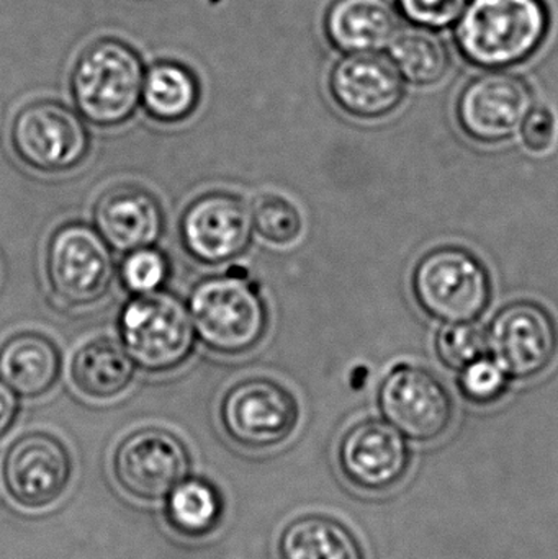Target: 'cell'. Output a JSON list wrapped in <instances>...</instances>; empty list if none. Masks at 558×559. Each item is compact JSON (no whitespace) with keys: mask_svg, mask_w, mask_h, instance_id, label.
I'll return each mask as SVG.
<instances>
[{"mask_svg":"<svg viewBox=\"0 0 558 559\" xmlns=\"http://www.w3.org/2000/svg\"><path fill=\"white\" fill-rule=\"evenodd\" d=\"M550 32L544 0H468L454 26L465 61L485 71H507L530 61Z\"/></svg>","mask_w":558,"mask_h":559,"instance_id":"cell-1","label":"cell"},{"mask_svg":"<svg viewBox=\"0 0 558 559\" xmlns=\"http://www.w3.org/2000/svg\"><path fill=\"white\" fill-rule=\"evenodd\" d=\"M143 61L127 43L104 38L79 56L71 71L75 110L102 130L123 127L141 107Z\"/></svg>","mask_w":558,"mask_h":559,"instance_id":"cell-2","label":"cell"},{"mask_svg":"<svg viewBox=\"0 0 558 559\" xmlns=\"http://www.w3.org/2000/svg\"><path fill=\"white\" fill-rule=\"evenodd\" d=\"M190 318L197 338L219 355L248 354L268 334V302L242 275H209L190 289Z\"/></svg>","mask_w":558,"mask_h":559,"instance_id":"cell-3","label":"cell"},{"mask_svg":"<svg viewBox=\"0 0 558 559\" xmlns=\"http://www.w3.org/2000/svg\"><path fill=\"white\" fill-rule=\"evenodd\" d=\"M118 337L136 368L163 374L186 365L195 350V329L186 302L170 292L131 295L117 319Z\"/></svg>","mask_w":558,"mask_h":559,"instance_id":"cell-4","label":"cell"},{"mask_svg":"<svg viewBox=\"0 0 558 559\" xmlns=\"http://www.w3.org/2000/svg\"><path fill=\"white\" fill-rule=\"evenodd\" d=\"M300 404L285 384L251 377L223 394L218 420L225 436L239 449L265 452L284 445L297 432Z\"/></svg>","mask_w":558,"mask_h":559,"instance_id":"cell-5","label":"cell"},{"mask_svg":"<svg viewBox=\"0 0 558 559\" xmlns=\"http://www.w3.org/2000/svg\"><path fill=\"white\" fill-rule=\"evenodd\" d=\"M45 274L52 296L61 305L72 309L97 305L108 295L115 278L110 246L92 226L64 223L49 236Z\"/></svg>","mask_w":558,"mask_h":559,"instance_id":"cell-6","label":"cell"},{"mask_svg":"<svg viewBox=\"0 0 558 559\" xmlns=\"http://www.w3.org/2000/svg\"><path fill=\"white\" fill-rule=\"evenodd\" d=\"M10 147L16 159L39 174L78 169L91 153L84 118L58 100L29 102L10 124Z\"/></svg>","mask_w":558,"mask_h":559,"instance_id":"cell-7","label":"cell"},{"mask_svg":"<svg viewBox=\"0 0 558 559\" xmlns=\"http://www.w3.org/2000/svg\"><path fill=\"white\" fill-rule=\"evenodd\" d=\"M192 468L189 445L164 427H140L127 433L110 459L111 478L120 491L140 502L164 501L192 475Z\"/></svg>","mask_w":558,"mask_h":559,"instance_id":"cell-8","label":"cell"},{"mask_svg":"<svg viewBox=\"0 0 558 559\" xmlns=\"http://www.w3.org/2000/svg\"><path fill=\"white\" fill-rule=\"evenodd\" d=\"M413 293L432 318L444 322L475 321L490 305L491 280L472 252L439 248L416 265Z\"/></svg>","mask_w":558,"mask_h":559,"instance_id":"cell-9","label":"cell"},{"mask_svg":"<svg viewBox=\"0 0 558 559\" xmlns=\"http://www.w3.org/2000/svg\"><path fill=\"white\" fill-rule=\"evenodd\" d=\"M74 469V456L64 440L46 430H33L16 437L7 449L3 488L23 511H46L64 498Z\"/></svg>","mask_w":558,"mask_h":559,"instance_id":"cell-10","label":"cell"},{"mask_svg":"<svg viewBox=\"0 0 558 559\" xmlns=\"http://www.w3.org/2000/svg\"><path fill=\"white\" fill-rule=\"evenodd\" d=\"M251 206L226 190L203 193L186 206L179 238L189 258L203 265L229 264L251 248Z\"/></svg>","mask_w":558,"mask_h":559,"instance_id":"cell-11","label":"cell"},{"mask_svg":"<svg viewBox=\"0 0 558 559\" xmlns=\"http://www.w3.org/2000/svg\"><path fill=\"white\" fill-rule=\"evenodd\" d=\"M379 406L390 426L419 443L441 439L454 417L444 384L431 371L409 365L396 367L383 380Z\"/></svg>","mask_w":558,"mask_h":559,"instance_id":"cell-12","label":"cell"},{"mask_svg":"<svg viewBox=\"0 0 558 559\" xmlns=\"http://www.w3.org/2000/svg\"><path fill=\"white\" fill-rule=\"evenodd\" d=\"M534 107V92L514 72L487 71L468 82L458 102V120L478 143L510 140Z\"/></svg>","mask_w":558,"mask_h":559,"instance_id":"cell-13","label":"cell"},{"mask_svg":"<svg viewBox=\"0 0 558 559\" xmlns=\"http://www.w3.org/2000/svg\"><path fill=\"white\" fill-rule=\"evenodd\" d=\"M487 335L494 360L517 380L543 373L557 354L556 321L537 302L518 301L501 309Z\"/></svg>","mask_w":558,"mask_h":559,"instance_id":"cell-14","label":"cell"},{"mask_svg":"<svg viewBox=\"0 0 558 559\" xmlns=\"http://www.w3.org/2000/svg\"><path fill=\"white\" fill-rule=\"evenodd\" d=\"M412 465L406 437L382 420L351 427L337 445L341 475L364 492H387L405 479Z\"/></svg>","mask_w":558,"mask_h":559,"instance_id":"cell-15","label":"cell"},{"mask_svg":"<svg viewBox=\"0 0 558 559\" xmlns=\"http://www.w3.org/2000/svg\"><path fill=\"white\" fill-rule=\"evenodd\" d=\"M328 85L337 107L359 120L389 117L405 97V81L382 52L343 55L331 68Z\"/></svg>","mask_w":558,"mask_h":559,"instance_id":"cell-16","label":"cell"},{"mask_svg":"<svg viewBox=\"0 0 558 559\" xmlns=\"http://www.w3.org/2000/svg\"><path fill=\"white\" fill-rule=\"evenodd\" d=\"M92 218L98 235L121 254L156 246L166 233L163 203L140 183L108 187L95 202Z\"/></svg>","mask_w":558,"mask_h":559,"instance_id":"cell-17","label":"cell"},{"mask_svg":"<svg viewBox=\"0 0 558 559\" xmlns=\"http://www.w3.org/2000/svg\"><path fill=\"white\" fill-rule=\"evenodd\" d=\"M392 0H333L324 15V33L343 55L383 52L400 29Z\"/></svg>","mask_w":558,"mask_h":559,"instance_id":"cell-18","label":"cell"},{"mask_svg":"<svg viewBox=\"0 0 558 559\" xmlns=\"http://www.w3.org/2000/svg\"><path fill=\"white\" fill-rule=\"evenodd\" d=\"M61 371V350L43 332H16L0 345V378L20 397L45 396L58 384Z\"/></svg>","mask_w":558,"mask_h":559,"instance_id":"cell-19","label":"cell"},{"mask_svg":"<svg viewBox=\"0 0 558 559\" xmlns=\"http://www.w3.org/2000/svg\"><path fill=\"white\" fill-rule=\"evenodd\" d=\"M225 515V495L209 476H187L164 499V522L183 540L212 537L222 527Z\"/></svg>","mask_w":558,"mask_h":559,"instance_id":"cell-20","label":"cell"},{"mask_svg":"<svg viewBox=\"0 0 558 559\" xmlns=\"http://www.w3.org/2000/svg\"><path fill=\"white\" fill-rule=\"evenodd\" d=\"M136 365L123 345L110 337H95L72 355L71 381L82 396L108 401L123 394L133 383Z\"/></svg>","mask_w":558,"mask_h":559,"instance_id":"cell-21","label":"cell"},{"mask_svg":"<svg viewBox=\"0 0 558 559\" xmlns=\"http://www.w3.org/2000/svg\"><path fill=\"white\" fill-rule=\"evenodd\" d=\"M281 559H367L353 528L327 514L292 519L277 540Z\"/></svg>","mask_w":558,"mask_h":559,"instance_id":"cell-22","label":"cell"},{"mask_svg":"<svg viewBox=\"0 0 558 559\" xmlns=\"http://www.w3.org/2000/svg\"><path fill=\"white\" fill-rule=\"evenodd\" d=\"M200 98L199 79L180 62H154L144 72L141 108L157 123L177 124L189 120L199 108Z\"/></svg>","mask_w":558,"mask_h":559,"instance_id":"cell-23","label":"cell"},{"mask_svg":"<svg viewBox=\"0 0 558 559\" xmlns=\"http://www.w3.org/2000/svg\"><path fill=\"white\" fill-rule=\"evenodd\" d=\"M385 51L403 81L418 87L439 84L451 72V49L436 29L400 26Z\"/></svg>","mask_w":558,"mask_h":559,"instance_id":"cell-24","label":"cell"},{"mask_svg":"<svg viewBox=\"0 0 558 559\" xmlns=\"http://www.w3.org/2000/svg\"><path fill=\"white\" fill-rule=\"evenodd\" d=\"M254 233L265 242L278 248L294 245L304 231L297 206L277 193H262L251 206Z\"/></svg>","mask_w":558,"mask_h":559,"instance_id":"cell-25","label":"cell"},{"mask_svg":"<svg viewBox=\"0 0 558 559\" xmlns=\"http://www.w3.org/2000/svg\"><path fill=\"white\" fill-rule=\"evenodd\" d=\"M170 274H173L170 259L156 246L127 252L118 267L121 286L130 295H146V293L164 289Z\"/></svg>","mask_w":558,"mask_h":559,"instance_id":"cell-26","label":"cell"},{"mask_svg":"<svg viewBox=\"0 0 558 559\" xmlns=\"http://www.w3.org/2000/svg\"><path fill=\"white\" fill-rule=\"evenodd\" d=\"M436 348L446 367L462 370L478 358L487 357L488 335L474 321L446 322L436 338Z\"/></svg>","mask_w":558,"mask_h":559,"instance_id":"cell-27","label":"cell"},{"mask_svg":"<svg viewBox=\"0 0 558 559\" xmlns=\"http://www.w3.org/2000/svg\"><path fill=\"white\" fill-rule=\"evenodd\" d=\"M510 374L494 360L482 357L474 364L462 368L459 377V390L465 400L474 404L497 403L507 393Z\"/></svg>","mask_w":558,"mask_h":559,"instance_id":"cell-28","label":"cell"},{"mask_svg":"<svg viewBox=\"0 0 558 559\" xmlns=\"http://www.w3.org/2000/svg\"><path fill=\"white\" fill-rule=\"evenodd\" d=\"M468 0H396L400 16L409 25L441 29L455 26Z\"/></svg>","mask_w":558,"mask_h":559,"instance_id":"cell-29","label":"cell"},{"mask_svg":"<svg viewBox=\"0 0 558 559\" xmlns=\"http://www.w3.org/2000/svg\"><path fill=\"white\" fill-rule=\"evenodd\" d=\"M557 121L550 108L533 107L521 127V138L527 150L544 153L556 141Z\"/></svg>","mask_w":558,"mask_h":559,"instance_id":"cell-30","label":"cell"},{"mask_svg":"<svg viewBox=\"0 0 558 559\" xmlns=\"http://www.w3.org/2000/svg\"><path fill=\"white\" fill-rule=\"evenodd\" d=\"M20 411L19 394L0 378V440L15 427Z\"/></svg>","mask_w":558,"mask_h":559,"instance_id":"cell-31","label":"cell"}]
</instances>
